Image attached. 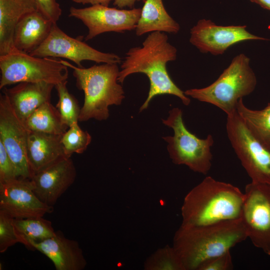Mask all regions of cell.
Listing matches in <instances>:
<instances>
[{
	"label": "cell",
	"mask_w": 270,
	"mask_h": 270,
	"mask_svg": "<svg viewBox=\"0 0 270 270\" xmlns=\"http://www.w3.org/2000/svg\"><path fill=\"white\" fill-rule=\"evenodd\" d=\"M168 40L166 33L150 32L141 46L128 51L122 62L118 78L119 83L122 84L128 76L136 73L144 74L149 80L148 96L140 112L148 108L154 97L162 94L175 96L186 106L190 104V98L174 84L168 73L167 63L176 60L177 56L176 48Z\"/></svg>",
	"instance_id": "1"
},
{
	"label": "cell",
	"mask_w": 270,
	"mask_h": 270,
	"mask_svg": "<svg viewBox=\"0 0 270 270\" xmlns=\"http://www.w3.org/2000/svg\"><path fill=\"white\" fill-rule=\"evenodd\" d=\"M246 238L242 218L202 226L182 224L172 247L184 270H198L204 262L230 251Z\"/></svg>",
	"instance_id": "2"
},
{
	"label": "cell",
	"mask_w": 270,
	"mask_h": 270,
	"mask_svg": "<svg viewBox=\"0 0 270 270\" xmlns=\"http://www.w3.org/2000/svg\"><path fill=\"white\" fill-rule=\"evenodd\" d=\"M244 201L238 188L206 176L185 196L182 224L202 226L241 219Z\"/></svg>",
	"instance_id": "3"
},
{
	"label": "cell",
	"mask_w": 270,
	"mask_h": 270,
	"mask_svg": "<svg viewBox=\"0 0 270 270\" xmlns=\"http://www.w3.org/2000/svg\"><path fill=\"white\" fill-rule=\"evenodd\" d=\"M60 60L72 70L76 87L84 92L78 121L107 120L109 106L120 104L124 98V89L118 80L120 72L118 64L104 63L84 68Z\"/></svg>",
	"instance_id": "4"
},
{
	"label": "cell",
	"mask_w": 270,
	"mask_h": 270,
	"mask_svg": "<svg viewBox=\"0 0 270 270\" xmlns=\"http://www.w3.org/2000/svg\"><path fill=\"white\" fill-rule=\"evenodd\" d=\"M257 84L256 74L250 66V59L238 54L218 79L210 86L184 92L202 102L212 104L230 114L236 110L238 100L254 90Z\"/></svg>",
	"instance_id": "5"
},
{
	"label": "cell",
	"mask_w": 270,
	"mask_h": 270,
	"mask_svg": "<svg viewBox=\"0 0 270 270\" xmlns=\"http://www.w3.org/2000/svg\"><path fill=\"white\" fill-rule=\"evenodd\" d=\"M0 89L22 82L56 84L67 81L68 67L59 58L32 56L14 48L0 56Z\"/></svg>",
	"instance_id": "6"
},
{
	"label": "cell",
	"mask_w": 270,
	"mask_h": 270,
	"mask_svg": "<svg viewBox=\"0 0 270 270\" xmlns=\"http://www.w3.org/2000/svg\"><path fill=\"white\" fill-rule=\"evenodd\" d=\"M168 113V118L162 119V122L172 128L174 134L163 138L168 142L167 149L172 162L186 165L194 172L207 174L212 164V136L208 134L202 139L190 132L184 125L181 109L174 108Z\"/></svg>",
	"instance_id": "7"
},
{
	"label": "cell",
	"mask_w": 270,
	"mask_h": 270,
	"mask_svg": "<svg viewBox=\"0 0 270 270\" xmlns=\"http://www.w3.org/2000/svg\"><path fill=\"white\" fill-rule=\"evenodd\" d=\"M230 142L252 182L270 184V149L250 132L237 110L227 115Z\"/></svg>",
	"instance_id": "8"
},
{
	"label": "cell",
	"mask_w": 270,
	"mask_h": 270,
	"mask_svg": "<svg viewBox=\"0 0 270 270\" xmlns=\"http://www.w3.org/2000/svg\"><path fill=\"white\" fill-rule=\"evenodd\" d=\"M244 194L241 218L247 236L270 256V184L252 182Z\"/></svg>",
	"instance_id": "9"
},
{
	"label": "cell",
	"mask_w": 270,
	"mask_h": 270,
	"mask_svg": "<svg viewBox=\"0 0 270 270\" xmlns=\"http://www.w3.org/2000/svg\"><path fill=\"white\" fill-rule=\"evenodd\" d=\"M30 54L38 57L68 59L78 67L81 62L91 60L96 63L120 64L121 58L114 53L97 50L79 38H72L54 24L46 40Z\"/></svg>",
	"instance_id": "10"
},
{
	"label": "cell",
	"mask_w": 270,
	"mask_h": 270,
	"mask_svg": "<svg viewBox=\"0 0 270 270\" xmlns=\"http://www.w3.org/2000/svg\"><path fill=\"white\" fill-rule=\"evenodd\" d=\"M30 132L2 92L0 96V142L13 163L17 178L30 180L32 176L26 152Z\"/></svg>",
	"instance_id": "11"
},
{
	"label": "cell",
	"mask_w": 270,
	"mask_h": 270,
	"mask_svg": "<svg viewBox=\"0 0 270 270\" xmlns=\"http://www.w3.org/2000/svg\"><path fill=\"white\" fill-rule=\"evenodd\" d=\"M142 9L124 10L100 4L84 8L71 7L68 16L81 20L88 28L86 40L106 32L124 33L135 30Z\"/></svg>",
	"instance_id": "12"
},
{
	"label": "cell",
	"mask_w": 270,
	"mask_h": 270,
	"mask_svg": "<svg viewBox=\"0 0 270 270\" xmlns=\"http://www.w3.org/2000/svg\"><path fill=\"white\" fill-rule=\"evenodd\" d=\"M190 42L202 53L222 54L232 46L248 40H268L254 35L246 26H218L210 20H199L190 31Z\"/></svg>",
	"instance_id": "13"
},
{
	"label": "cell",
	"mask_w": 270,
	"mask_h": 270,
	"mask_svg": "<svg viewBox=\"0 0 270 270\" xmlns=\"http://www.w3.org/2000/svg\"><path fill=\"white\" fill-rule=\"evenodd\" d=\"M53 210L38 198L29 179L16 178L0 184V210L14 218L43 217Z\"/></svg>",
	"instance_id": "14"
},
{
	"label": "cell",
	"mask_w": 270,
	"mask_h": 270,
	"mask_svg": "<svg viewBox=\"0 0 270 270\" xmlns=\"http://www.w3.org/2000/svg\"><path fill=\"white\" fill-rule=\"evenodd\" d=\"M76 176L74 163L71 157H68L36 172L30 181L38 198L53 206L74 182Z\"/></svg>",
	"instance_id": "15"
},
{
	"label": "cell",
	"mask_w": 270,
	"mask_h": 270,
	"mask_svg": "<svg viewBox=\"0 0 270 270\" xmlns=\"http://www.w3.org/2000/svg\"><path fill=\"white\" fill-rule=\"evenodd\" d=\"M28 248L46 256L56 270H82L87 264L78 242L65 238L60 231L42 241L30 242Z\"/></svg>",
	"instance_id": "16"
},
{
	"label": "cell",
	"mask_w": 270,
	"mask_h": 270,
	"mask_svg": "<svg viewBox=\"0 0 270 270\" xmlns=\"http://www.w3.org/2000/svg\"><path fill=\"white\" fill-rule=\"evenodd\" d=\"M55 86L44 82H22L11 88H4L5 94L18 116L25 122L42 104L50 102Z\"/></svg>",
	"instance_id": "17"
},
{
	"label": "cell",
	"mask_w": 270,
	"mask_h": 270,
	"mask_svg": "<svg viewBox=\"0 0 270 270\" xmlns=\"http://www.w3.org/2000/svg\"><path fill=\"white\" fill-rule=\"evenodd\" d=\"M62 136L30 131L26 152L32 176L68 157L61 142Z\"/></svg>",
	"instance_id": "18"
},
{
	"label": "cell",
	"mask_w": 270,
	"mask_h": 270,
	"mask_svg": "<svg viewBox=\"0 0 270 270\" xmlns=\"http://www.w3.org/2000/svg\"><path fill=\"white\" fill-rule=\"evenodd\" d=\"M54 24L38 10L26 14L15 28L14 48L30 54L46 40Z\"/></svg>",
	"instance_id": "19"
},
{
	"label": "cell",
	"mask_w": 270,
	"mask_h": 270,
	"mask_svg": "<svg viewBox=\"0 0 270 270\" xmlns=\"http://www.w3.org/2000/svg\"><path fill=\"white\" fill-rule=\"evenodd\" d=\"M38 10L34 0H0V56L14 48L16 26L26 14Z\"/></svg>",
	"instance_id": "20"
},
{
	"label": "cell",
	"mask_w": 270,
	"mask_h": 270,
	"mask_svg": "<svg viewBox=\"0 0 270 270\" xmlns=\"http://www.w3.org/2000/svg\"><path fill=\"white\" fill-rule=\"evenodd\" d=\"M180 24L166 12L162 0H146L135 30L138 36L154 32L176 34Z\"/></svg>",
	"instance_id": "21"
},
{
	"label": "cell",
	"mask_w": 270,
	"mask_h": 270,
	"mask_svg": "<svg viewBox=\"0 0 270 270\" xmlns=\"http://www.w3.org/2000/svg\"><path fill=\"white\" fill-rule=\"evenodd\" d=\"M24 123L30 131L55 135H62L69 128L64 124L58 110L50 102L35 110Z\"/></svg>",
	"instance_id": "22"
},
{
	"label": "cell",
	"mask_w": 270,
	"mask_h": 270,
	"mask_svg": "<svg viewBox=\"0 0 270 270\" xmlns=\"http://www.w3.org/2000/svg\"><path fill=\"white\" fill-rule=\"evenodd\" d=\"M236 110L252 134L270 149V102L262 110H253L246 107L240 98Z\"/></svg>",
	"instance_id": "23"
},
{
	"label": "cell",
	"mask_w": 270,
	"mask_h": 270,
	"mask_svg": "<svg viewBox=\"0 0 270 270\" xmlns=\"http://www.w3.org/2000/svg\"><path fill=\"white\" fill-rule=\"evenodd\" d=\"M14 224L22 244L27 248H29L30 242H41L56 234L51 222L42 216L14 218Z\"/></svg>",
	"instance_id": "24"
},
{
	"label": "cell",
	"mask_w": 270,
	"mask_h": 270,
	"mask_svg": "<svg viewBox=\"0 0 270 270\" xmlns=\"http://www.w3.org/2000/svg\"><path fill=\"white\" fill-rule=\"evenodd\" d=\"M67 82L68 80L55 86L58 98L56 107L64 124L69 127L73 124L78 122L81 108L74 96L69 92Z\"/></svg>",
	"instance_id": "25"
},
{
	"label": "cell",
	"mask_w": 270,
	"mask_h": 270,
	"mask_svg": "<svg viewBox=\"0 0 270 270\" xmlns=\"http://www.w3.org/2000/svg\"><path fill=\"white\" fill-rule=\"evenodd\" d=\"M92 141L90 134L74 123L62 136L61 142L66 156L71 157L74 153L82 154Z\"/></svg>",
	"instance_id": "26"
},
{
	"label": "cell",
	"mask_w": 270,
	"mask_h": 270,
	"mask_svg": "<svg viewBox=\"0 0 270 270\" xmlns=\"http://www.w3.org/2000/svg\"><path fill=\"white\" fill-rule=\"evenodd\" d=\"M146 270H184L180 261L173 247L168 246L152 254L144 264Z\"/></svg>",
	"instance_id": "27"
},
{
	"label": "cell",
	"mask_w": 270,
	"mask_h": 270,
	"mask_svg": "<svg viewBox=\"0 0 270 270\" xmlns=\"http://www.w3.org/2000/svg\"><path fill=\"white\" fill-rule=\"evenodd\" d=\"M14 218L0 210V252H5L16 243L22 244L14 224Z\"/></svg>",
	"instance_id": "28"
},
{
	"label": "cell",
	"mask_w": 270,
	"mask_h": 270,
	"mask_svg": "<svg viewBox=\"0 0 270 270\" xmlns=\"http://www.w3.org/2000/svg\"><path fill=\"white\" fill-rule=\"evenodd\" d=\"M16 178L13 163L2 144L0 142V184Z\"/></svg>",
	"instance_id": "29"
},
{
	"label": "cell",
	"mask_w": 270,
	"mask_h": 270,
	"mask_svg": "<svg viewBox=\"0 0 270 270\" xmlns=\"http://www.w3.org/2000/svg\"><path fill=\"white\" fill-rule=\"evenodd\" d=\"M233 268L230 250L204 262L198 270H230Z\"/></svg>",
	"instance_id": "30"
},
{
	"label": "cell",
	"mask_w": 270,
	"mask_h": 270,
	"mask_svg": "<svg viewBox=\"0 0 270 270\" xmlns=\"http://www.w3.org/2000/svg\"><path fill=\"white\" fill-rule=\"evenodd\" d=\"M38 10L53 23L56 24L62 13L60 4L56 0H34Z\"/></svg>",
	"instance_id": "31"
},
{
	"label": "cell",
	"mask_w": 270,
	"mask_h": 270,
	"mask_svg": "<svg viewBox=\"0 0 270 270\" xmlns=\"http://www.w3.org/2000/svg\"><path fill=\"white\" fill-rule=\"evenodd\" d=\"M72 2L82 4H90L92 6L100 4L108 6L111 0H71Z\"/></svg>",
	"instance_id": "32"
},
{
	"label": "cell",
	"mask_w": 270,
	"mask_h": 270,
	"mask_svg": "<svg viewBox=\"0 0 270 270\" xmlns=\"http://www.w3.org/2000/svg\"><path fill=\"white\" fill-rule=\"evenodd\" d=\"M139 1L140 0H114L113 4L120 9L125 7L132 8L136 2Z\"/></svg>",
	"instance_id": "33"
},
{
	"label": "cell",
	"mask_w": 270,
	"mask_h": 270,
	"mask_svg": "<svg viewBox=\"0 0 270 270\" xmlns=\"http://www.w3.org/2000/svg\"><path fill=\"white\" fill-rule=\"evenodd\" d=\"M251 2L256 4L262 8L270 10V0H250Z\"/></svg>",
	"instance_id": "34"
}]
</instances>
